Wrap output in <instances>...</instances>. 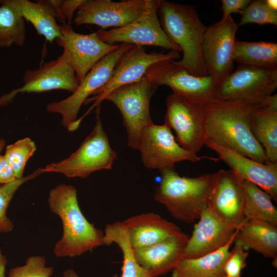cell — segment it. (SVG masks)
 Returning a JSON list of instances; mask_svg holds the SVG:
<instances>
[{
    "instance_id": "5b68a950",
    "label": "cell",
    "mask_w": 277,
    "mask_h": 277,
    "mask_svg": "<svg viewBox=\"0 0 277 277\" xmlns=\"http://www.w3.org/2000/svg\"><path fill=\"white\" fill-rule=\"evenodd\" d=\"M96 124L78 148L67 158L42 168L44 172H56L68 177L86 179L92 173L111 170L117 154L111 148L101 122L100 105L96 107Z\"/></svg>"
},
{
    "instance_id": "5bb4252c",
    "label": "cell",
    "mask_w": 277,
    "mask_h": 277,
    "mask_svg": "<svg viewBox=\"0 0 277 277\" xmlns=\"http://www.w3.org/2000/svg\"><path fill=\"white\" fill-rule=\"evenodd\" d=\"M24 84L0 97V106L12 101L18 93H41L53 90L74 92L79 85L75 72L66 54L43 64L38 69L25 71Z\"/></svg>"
},
{
    "instance_id": "ffe728a7",
    "label": "cell",
    "mask_w": 277,
    "mask_h": 277,
    "mask_svg": "<svg viewBox=\"0 0 277 277\" xmlns=\"http://www.w3.org/2000/svg\"><path fill=\"white\" fill-rule=\"evenodd\" d=\"M205 145L215 151L241 180L255 184L276 202L277 163H261L208 141Z\"/></svg>"
},
{
    "instance_id": "60d3db41",
    "label": "cell",
    "mask_w": 277,
    "mask_h": 277,
    "mask_svg": "<svg viewBox=\"0 0 277 277\" xmlns=\"http://www.w3.org/2000/svg\"><path fill=\"white\" fill-rule=\"evenodd\" d=\"M265 2L270 8L277 10V1L276 0H265Z\"/></svg>"
},
{
    "instance_id": "4dcf8cb0",
    "label": "cell",
    "mask_w": 277,
    "mask_h": 277,
    "mask_svg": "<svg viewBox=\"0 0 277 277\" xmlns=\"http://www.w3.org/2000/svg\"><path fill=\"white\" fill-rule=\"evenodd\" d=\"M36 150L34 142L25 137L7 145L4 155L16 179L23 177L25 165Z\"/></svg>"
},
{
    "instance_id": "d6986e66",
    "label": "cell",
    "mask_w": 277,
    "mask_h": 277,
    "mask_svg": "<svg viewBox=\"0 0 277 277\" xmlns=\"http://www.w3.org/2000/svg\"><path fill=\"white\" fill-rule=\"evenodd\" d=\"M199 220L188 238L183 259L197 258L219 250L235 236L239 227L222 220L209 206Z\"/></svg>"
},
{
    "instance_id": "f1b7e54d",
    "label": "cell",
    "mask_w": 277,
    "mask_h": 277,
    "mask_svg": "<svg viewBox=\"0 0 277 277\" xmlns=\"http://www.w3.org/2000/svg\"><path fill=\"white\" fill-rule=\"evenodd\" d=\"M245 204L243 213L247 219H256L277 226V209L270 196L255 184L243 181Z\"/></svg>"
},
{
    "instance_id": "74e56055",
    "label": "cell",
    "mask_w": 277,
    "mask_h": 277,
    "mask_svg": "<svg viewBox=\"0 0 277 277\" xmlns=\"http://www.w3.org/2000/svg\"><path fill=\"white\" fill-rule=\"evenodd\" d=\"M16 179L12 168L4 155L0 153V184L11 182Z\"/></svg>"
},
{
    "instance_id": "f35d334b",
    "label": "cell",
    "mask_w": 277,
    "mask_h": 277,
    "mask_svg": "<svg viewBox=\"0 0 277 277\" xmlns=\"http://www.w3.org/2000/svg\"><path fill=\"white\" fill-rule=\"evenodd\" d=\"M8 260L0 249V277H5V271Z\"/></svg>"
},
{
    "instance_id": "603a6c76",
    "label": "cell",
    "mask_w": 277,
    "mask_h": 277,
    "mask_svg": "<svg viewBox=\"0 0 277 277\" xmlns=\"http://www.w3.org/2000/svg\"><path fill=\"white\" fill-rule=\"evenodd\" d=\"M250 131L263 148L269 163H277V95L261 101L250 121Z\"/></svg>"
},
{
    "instance_id": "836d02e7",
    "label": "cell",
    "mask_w": 277,
    "mask_h": 277,
    "mask_svg": "<svg viewBox=\"0 0 277 277\" xmlns=\"http://www.w3.org/2000/svg\"><path fill=\"white\" fill-rule=\"evenodd\" d=\"M44 256L32 255L27 258L25 264L11 269L9 277H50L53 268L46 266Z\"/></svg>"
},
{
    "instance_id": "d6a6232c",
    "label": "cell",
    "mask_w": 277,
    "mask_h": 277,
    "mask_svg": "<svg viewBox=\"0 0 277 277\" xmlns=\"http://www.w3.org/2000/svg\"><path fill=\"white\" fill-rule=\"evenodd\" d=\"M241 14L239 26L248 24L277 25V10L270 8L264 0L251 1Z\"/></svg>"
},
{
    "instance_id": "1f68e13d",
    "label": "cell",
    "mask_w": 277,
    "mask_h": 277,
    "mask_svg": "<svg viewBox=\"0 0 277 277\" xmlns=\"http://www.w3.org/2000/svg\"><path fill=\"white\" fill-rule=\"evenodd\" d=\"M42 173V168H39L26 176L0 185V233L10 232L13 229V224L7 215V210L16 191L25 182Z\"/></svg>"
},
{
    "instance_id": "d4e9b609",
    "label": "cell",
    "mask_w": 277,
    "mask_h": 277,
    "mask_svg": "<svg viewBox=\"0 0 277 277\" xmlns=\"http://www.w3.org/2000/svg\"><path fill=\"white\" fill-rule=\"evenodd\" d=\"M15 8L21 16L30 22L37 32L52 43L61 35L60 25L57 23L55 10L50 2L39 0H4Z\"/></svg>"
},
{
    "instance_id": "cb8c5ba5",
    "label": "cell",
    "mask_w": 277,
    "mask_h": 277,
    "mask_svg": "<svg viewBox=\"0 0 277 277\" xmlns=\"http://www.w3.org/2000/svg\"><path fill=\"white\" fill-rule=\"evenodd\" d=\"M233 243L273 260L276 267L277 227L268 222L247 219L239 228Z\"/></svg>"
},
{
    "instance_id": "52a82bcc",
    "label": "cell",
    "mask_w": 277,
    "mask_h": 277,
    "mask_svg": "<svg viewBox=\"0 0 277 277\" xmlns=\"http://www.w3.org/2000/svg\"><path fill=\"white\" fill-rule=\"evenodd\" d=\"M134 45L121 44L114 51L99 61L79 83L76 90L69 96L47 104V110L62 116V124L69 131L77 120V116L83 104L97 90L110 79L113 70L120 58Z\"/></svg>"
},
{
    "instance_id": "484cf974",
    "label": "cell",
    "mask_w": 277,
    "mask_h": 277,
    "mask_svg": "<svg viewBox=\"0 0 277 277\" xmlns=\"http://www.w3.org/2000/svg\"><path fill=\"white\" fill-rule=\"evenodd\" d=\"M234 238L213 252L197 258L183 259L172 271V277H221L225 275L224 265L229 255L230 248Z\"/></svg>"
},
{
    "instance_id": "30bf717a",
    "label": "cell",
    "mask_w": 277,
    "mask_h": 277,
    "mask_svg": "<svg viewBox=\"0 0 277 277\" xmlns=\"http://www.w3.org/2000/svg\"><path fill=\"white\" fill-rule=\"evenodd\" d=\"M277 88V68L240 65L218 84L214 100L262 101Z\"/></svg>"
},
{
    "instance_id": "b9f144b4",
    "label": "cell",
    "mask_w": 277,
    "mask_h": 277,
    "mask_svg": "<svg viewBox=\"0 0 277 277\" xmlns=\"http://www.w3.org/2000/svg\"><path fill=\"white\" fill-rule=\"evenodd\" d=\"M5 145V141L4 139L0 138V153Z\"/></svg>"
},
{
    "instance_id": "ab89813d",
    "label": "cell",
    "mask_w": 277,
    "mask_h": 277,
    "mask_svg": "<svg viewBox=\"0 0 277 277\" xmlns=\"http://www.w3.org/2000/svg\"><path fill=\"white\" fill-rule=\"evenodd\" d=\"M63 277H79L77 274L73 269H69L63 272Z\"/></svg>"
},
{
    "instance_id": "3957f363",
    "label": "cell",
    "mask_w": 277,
    "mask_h": 277,
    "mask_svg": "<svg viewBox=\"0 0 277 277\" xmlns=\"http://www.w3.org/2000/svg\"><path fill=\"white\" fill-rule=\"evenodd\" d=\"M158 16L166 34L183 52L175 63L190 73L206 76L202 55V46L207 29L192 5L159 0Z\"/></svg>"
},
{
    "instance_id": "277c9868",
    "label": "cell",
    "mask_w": 277,
    "mask_h": 277,
    "mask_svg": "<svg viewBox=\"0 0 277 277\" xmlns=\"http://www.w3.org/2000/svg\"><path fill=\"white\" fill-rule=\"evenodd\" d=\"M160 171L161 180L155 190V201L180 222L191 224L199 219L209 206L213 173L190 177L181 176L174 168Z\"/></svg>"
},
{
    "instance_id": "9a60e30c",
    "label": "cell",
    "mask_w": 277,
    "mask_h": 277,
    "mask_svg": "<svg viewBox=\"0 0 277 277\" xmlns=\"http://www.w3.org/2000/svg\"><path fill=\"white\" fill-rule=\"evenodd\" d=\"M180 57L178 52L148 53L143 46H134L118 61L108 82L95 91L92 97L87 98L84 104L94 101L90 108L91 110L94 107L101 105L106 96L114 89L137 82L143 77L151 65L160 61L174 60Z\"/></svg>"
},
{
    "instance_id": "f546056e",
    "label": "cell",
    "mask_w": 277,
    "mask_h": 277,
    "mask_svg": "<svg viewBox=\"0 0 277 277\" xmlns=\"http://www.w3.org/2000/svg\"><path fill=\"white\" fill-rule=\"evenodd\" d=\"M0 47L22 46L26 40L25 20L17 10L0 1Z\"/></svg>"
},
{
    "instance_id": "7c38bea8",
    "label": "cell",
    "mask_w": 277,
    "mask_h": 277,
    "mask_svg": "<svg viewBox=\"0 0 277 277\" xmlns=\"http://www.w3.org/2000/svg\"><path fill=\"white\" fill-rule=\"evenodd\" d=\"M238 27L231 15L207 27L202 46V58L206 75L218 83L232 72Z\"/></svg>"
},
{
    "instance_id": "4fadbf2b",
    "label": "cell",
    "mask_w": 277,
    "mask_h": 277,
    "mask_svg": "<svg viewBox=\"0 0 277 277\" xmlns=\"http://www.w3.org/2000/svg\"><path fill=\"white\" fill-rule=\"evenodd\" d=\"M138 150L144 165L148 169L160 170L174 168L176 163L188 161L197 162L204 158L184 149L176 141L171 129L166 125L148 126L142 134Z\"/></svg>"
},
{
    "instance_id": "ba28073f",
    "label": "cell",
    "mask_w": 277,
    "mask_h": 277,
    "mask_svg": "<svg viewBox=\"0 0 277 277\" xmlns=\"http://www.w3.org/2000/svg\"><path fill=\"white\" fill-rule=\"evenodd\" d=\"M144 76L159 86L169 87L173 93L201 106L215 99L219 84L209 75L199 76L190 73L174 60L154 64L148 68Z\"/></svg>"
},
{
    "instance_id": "ac0fdd59",
    "label": "cell",
    "mask_w": 277,
    "mask_h": 277,
    "mask_svg": "<svg viewBox=\"0 0 277 277\" xmlns=\"http://www.w3.org/2000/svg\"><path fill=\"white\" fill-rule=\"evenodd\" d=\"M243 181L231 170L213 173L209 207L226 223L240 227L247 219L244 213Z\"/></svg>"
},
{
    "instance_id": "6da1fadb",
    "label": "cell",
    "mask_w": 277,
    "mask_h": 277,
    "mask_svg": "<svg viewBox=\"0 0 277 277\" xmlns=\"http://www.w3.org/2000/svg\"><path fill=\"white\" fill-rule=\"evenodd\" d=\"M261 101L213 100L202 106L206 116V141L229 148L263 164L265 151L252 135L250 121Z\"/></svg>"
},
{
    "instance_id": "7bdbcfd3",
    "label": "cell",
    "mask_w": 277,
    "mask_h": 277,
    "mask_svg": "<svg viewBox=\"0 0 277 277\" xmlns=\"http://www.w3.org/2000/svg\"><path fill=\"white\" fill-rule=\"evenodd\" d=\"M221 277H228V276H226V275H223V276H221Z\"/></svg>"
},
{
    "instance_id": "44dd1931",
    "label": "cell",
    "mask_w": 277,
    "mask_h": 277,
    "mask_svg": "<svg viewBox=\"0 0 277 277\" xmlns=\"http://www.w3.org/2000/svg\"><path fill=\"white\" fill-rule=\"evenodd\" d=\"M188 238L182 231L147 247L133 249V254L150 275L158 277L172 271L183 259Z\"/></svg>"
},
{
    "instance_id": "e575fe53",
    "label": "cell",
    "mask_w": 277,
    "mask_h": 277,
    "mask_svg": "<svg viewBox=\"0 0 277 277\" xmlns=\"http://www.w3.org/2000/svg\"><path fill=\"white\" fill-rule=\"evenodd\" d=\"M248 253L240 245L234 244L224 265L225 274L228 277H241L246 266Z\"/></svg>"
},
{
    "instance_id": "7402d4cb",
    "label": "cell",
    "mask_w": 277,
    "mask_h": 277,
    "mask_svg": "<svg viewBox=\"0 0 277 277\" xmlns=\"http://www.w3.org/2000/svg\"><path fill=\"white\" fill-rule=\"evenodd\" d=\"M133 249L147 247L182 232L174 223L153 213H144L123 221Z\"/></svg>"
},
{
    "instance_id": "e0dca14e",
    "label": "cell",
    "mask_w": 277,
    "mask_h": 277,
    "mask_svg": "<svg viewBox=\"0 0 277 277\" xmlns=\"http://www.w3.org/2000/svg\"><path fill=\"white\" fill-rule=\"evenodd\" d=\"M146 0H84L76 11L75 25H95L104 29L120 28L136 19L143 12Z\"/></svg>"
},
{
    "instance_id": "8fae6325",
    "label": "cell",
    "mask_w": 277,
    "mask_h": 277,
    "mask_svg": "<svg viewBox=\"0 0 277 277\" xmlns=\"http://www.w3.org/2000/svg\"><path fill=\"white\" fill-rule=\"evenodd\" d=\"M166 102L164 124L174 131L181 146L197 154L206 140V116L202 106L174 93L167 96Z\"/></svg>"
},
{
    "instance_id": "2e32d148",
    "label": "cell",
    "mask_w": 277,
    "mask_h": 277,
    "mask_svg": "<svg viewBox=\"0 0 277 277\" xmlns=\"http://www.w3.org/2000/svg\"><path fill=\"white\" fill-rule=\"evenodd\" d=\"M60 29L61 35L55 41L63 48L79 83L99 61L120 46L103 42L95 32L78 33L71 26L62 25Z\"/></svg>"
},
{
    "instance_id": "8d00e7d4",
    "label": "cell",
    "mask_w": 277,
    "mask_h": 277,
    "mask_svg": "<svg viewBox=\"0 0 277 277\" xmlns=\"http://www.w3.org/2000/svg\"><path fill=\"white\" fill-rule=\"evenodd\" d=\"M250 0H222L221 9L223 12L222 18H225L232 13H240L249 4Z\"/></svg>"
},
{
    "instance_id": "83f0119b",
    "label": "cell",
    "mask_w": 277,
    "mask_h": 277,
    "mask_svg": "<svg viewBox=\"0 0 277 277\" xmlns=\"http://www.w3.org/2000/svg\"><path fill=\"white\" fill-rule=\"evenodd\" d=\"M233 60L240 65L277 68V44L270 42L236 40Z\"/></svg>"
},
{
    "instance_id": "d590c367",
    "label": "cell",
    "mask_w": 277,
    "mask_h": 277,
    "mask_svg": "<svg viewBox=\"0 0 277 277\" xmlns=\"http://www.w3.org/2000/svg\"><path fill=\"white\" fill-rule=\"evenodd\" d=\"M84 0H50L53 5L56 15L57 22L62 25L71 26L74 13Z\"/></svg>"
},
{
    "instance_id": "8992f818",
    "label": "cell",
    "mask_w": 277,
    "mask_h": 277,
    "mask_svg": "<svg viewBox=\"0 0 277 277\" xmlns=\"http://www.w3.org/2000/svg\"><path fill=\"white\" fill-rule=\"evenodd\" d=\"M159 87L144 76L137 82L114 89L105 98L113 103L120 111L128 145L133 149H138L144 129L153 123L149 105Z\"/></svg>"
},
{
    "instance_id": "7a4b0ae2",
    "label": "cell",
    "mask_w": 277,
    "mask_h": 277,
    "mask_svg": "<svg viewBox=\"0 0 277 277\" xmlns=\"http://www.w3.org/2000/svg\"><path fill=\"white\" fill-rule=\"evenodd\" d=\"M48 202L50 210L60 217L63 226L62 238L53 248L56 257L78 256L104 245V232L83 214L74 186L57 185L50 190Z\"/></svg>"
},
{
    "instance_id": "4316f807",
    "label": "cell",
    "mask_w": 277,
    "mask_h": 277,
    "mask_svg": "<svg viewBox=\"0 0 277 277\" xmlns=\"http://www.w3.org/2000/svg\"><path fill=\"white\" fill-rule=\"evenodd\" d=\"M104 245L115 244L123 254V265L120 277H152L136 261L129 240L127 230L123 221L106 225L104 232ZM112 277H118L116 274Z\"/></svg>"
},
{
    "instance_id": "9c48e42d",
    "label": "cell",
    "mask_w": 277,
    "mask_h": 277,
    "mask_svg": "<svg viewBox=\"0 0 277 277\" xmlns=\"http://www.w3.org/2000/svg\"><path fill=\"white\" fill-rule=\"evenodd\" d=\"M159 0H146L141 14L123 27L109 30L100 29L95 33L99 38L109 44H129L134 46H154L170 51L182 52L167 36L158 16Z\"/></svg>"
}]
</instances>
